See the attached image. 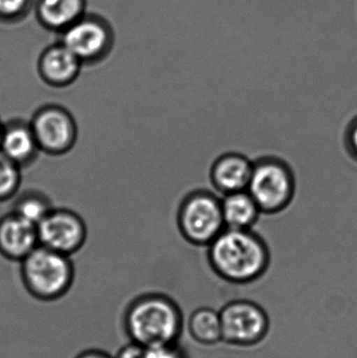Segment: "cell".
<instances>
[{
    "label": "cell",
    "mask_w": 357,
    "mask_h": 358,
    "mask_svg": "<svg viewBox=\"0 0 357 358\" xmlns=\"http://www.w3.org/2000/svg\"><path fill=\"white\" fill-rule=\"evenodd\" d=\"M207 248L212 271L228 283L257 281L270 267V248L253 229H224Z\"/></svg>",
    "instance_id": "obj_1"
},
{
    "label": "cell",
    "mask_w": 357,
    "mask_h": 358,
    "mask_svg": "<svg viewBox=\"0 0 357 358\" xmlns=\"http://www.w3.org/2000/svg\"><path fill=\"white\" fill-rule=\"evenodd\" d=\"M124 329L131 342L146 348L175 344L182 330V311L163 294H143L128 305Z\"/></svg>",
    "instance_id": "obj_2"
},
{
    "label": "cell",
    "mask_w": 357,
    "mask_h": 358,
    "mask_svg": "<svg viewBox=\"0 0 357 358\" xmlns=\"http://www.w3.org/2000/svg\"><path fill=\"white\" fill-rule=\"evenodd\" d=\"M71 257L39 245L20 262V278L29 296L54 302L68 294L75 282Z\"/></svg>",
    "instance_id": "obj_3"
},
{
    "label": "cell",
    "mask_w": 357,
    "mask_h": 358,
    "mask_svg": "<svg viewBox=\"0 0 357 358\" xmlns=\"http://www.w3.org/2000/svg\"><path fill=\"white\" fill-rule=\"evenodd\" d=\"M295 172L284 159L266 155L254 161L247 191L263 214L275 215L286 210L296 195Z\"/></svg>",
    "instance_id": "obj_4"
},
{
    "label": "cell",
    "mask_w": 357,
    "mask_h": 358,
    "mask_svg": "<svg viewBox=\"0 0 357 358\" xmlns=\"http://www.w3.org/2000/svg\"><path fill=\"white\" fill-rule=\"evenodd\" d=\"M178 231L188 243L209 246L226 229L221 198L197 189L182 198L176 215Z\"/></svg>",
    "instance_id": "obj_5"
},
{
    "label": "cell",
    "mask_w": 357,
    "mask_h": 358,
    "mask_svg": "<svg viewBox=\"0 0 357 358\" xmlns=\"http://www.w3.org/2000/svg\"><path fill=\"white\" fill-rule=\"evenodd\" d=\"M41 153L62 157L75 148L79 129L73 113L58 104L39 107L29 120Z\"/></svg>",
    "instance_id": "obj_6"
},
{
    "label": "cell",
    "mask_w": 357,
    "mask_h": 358,
    "mask_svg": "<svg viewBox=\"0 0 357 358\" xmlns=\"http://www.w3.org/2000/svg\"><path fill=\"white\" fill-rule=\"evenodd\" d=\"M219 315L222 342L232 346H255L264 340L270 330L268 313L252 301H233L219 311Z\"/></svg>",
    "instance_id": "obj_7"
},
{
    "label": "cell",
    "mask_w": 357,
    "mask_h": 358,
    "mask_svg": "<svg viewBox=\"0 0 357 358\" xmlns=\"http://www.w3.org/2000/svg\"><path fill=\"white\" fill-rule=\"evenodd\" d=\"M40 245L71 257L83 248L87 225L75 210L54 208L38 223Z\"/></svg>",
    "instance_id": "obj_8"
},
{
    "label": "cell",
    "mask_w": 357,
    "mask_h": 358,
    "mask_svg": "<svg viewBox=\"0 0 357 358\" xmlns=\"http://www.w3.org/2000/svg\"><path fill=\"white\" fill-rule=\"evenodd\" d=\"M39 245L37 225L12 210L0 217V256L20 263Z\"/></svg>",
    "instance_id": "obj_9"
},
{
    "label": "cell",
    "mask_w": 357,
    "mask_h": 358,
    "mask_svg": "<svg viewBox=\"0 0 357 358\" xmlns=\"http://www.w3.org/2000/svg\"><path fill=\"white\" fill-rule=\"evenodd\" d=\"M0 151L21 169H27L35 164L41 150L29 121L13 119L3 124Z\"/></svg>",
    "instance_id": "obj_10"
},
{
    "label": "cell",
    "mask_w": 357,
    "mask_h": 358,
    "mask_svg": "<svg viewBox=\"0 0 357 358\" xmlns=\"http://www.w3.org/2000/svg\"><path fill=\"white\" fill-rule=\"evenodd\" d=\"M254 162L238 152H226L214 161L210 179L216 191L222 195L245 191L249 187Z\"/></svg>",
    "instance_id": "obj_11"
},
{
    "label": "cell",
    "mask_w": 357,
    "mask_h": 358,
    "mask_svg": "<svg viewBox=\"0 0 357 358\" xmlns=\"http://www.w3.org/2000/svg\"><path fill=\"white\" fill-rule=\"evenodd\" d=\"M81 63L66 46H54L44 52L40 60V78L50 87H68L77 80Z\"/></svg>",
    "instance_id": "obj_12"
},
{
    "label": "cell",
    "mask_w": 357,
    "mask_h": 358,
    "mask_svg": "<svg viewBox=\"0 0 357 358\" xmlns=\"http://www.w3.org/2000/svg\"><path fill=\"white\" fill-rule=\"evenodd\" d=\"M106 43L107 35L104 29L98 23L84 21L77 23L66 31L63 45L84 62L100 57Z\"/></svg>",
    "instance_id": "obj_13"
},
{
    "label": "cell",
    "mask_w": 357,
    "mask_h": 358,
    "mask_svg": "<svg viewBox=\"0 0 357 358\" xmlns=\"http://www.w3.org/2000/svg\"><path fill=\"white\" fill-rule=\"evenodd\" d=\"M221 206L226 229H252L262 214L247 189L224 195Z\"/></svg>",
    "instance_id": "obj_14"
},
{
    "label": "cell",
    "mask_w": 357,
    "mask_h": 358,
    "mask_svg": "<svg viewBox=\"0 0 357 358\" xmlns=\"http://www.w3.org/2000/svg\"><path fill=\"white\" fill-rule=\"evenodd\" d=\"M188 329L191 338L203 346H213L222 342L219 311L207 307L197 309L189 319Z\"/></svg>",
    "instance_id": "obj_15"
},
{
    "label": "cell",
    "mask_w": 357,
    "mask_h": 358,
    "mask_svg": "<svg viewBox=\"0 0 357 358\" xmlns=\"http://www.w3.org/2000/svg\"><path fill=\"white\" fill-rule=\"evenodd\" d=\"M54 208L52 200L43 192L36 189H29L22 193L17 194L12 212L38 225V223Z\"/></svg>",
    "instance_id": "obj_16"
},
{
    "label": "cell",
    "mask_w": 357,
    "mask_h": 358,
    "mask_svg": "<svg viewBox=\"0 0 357 358\" xmlns=\"http://www.w3.org/2000/svg\"><path fill=\"white\" fill-rule=\"evenodd\" d=\"M82 0H42L40 14L52 27H62L79 15Z\"/></svg>",
    "instance_id": "obj_17"
},
{
    "label": "cell",
    "mask_w": 357,
    "mask_h": 358,
    "mask_svg": "<svg viewBox=\"0 0 357 358\" xmlns=\"http://www.w3.org/2000/svg\"><path fill=\"white\" fill-rule=\"evenodd\" d=\"M19 166L0 151V203L14 199L20 189L22 174Z\"/></svg>",
    "instance_id": "obj_18"
},
{
    "label": "cell",
    "mask_w": 357,
    "mask_h": 358,
    "mask_svg": "<svg viewBox=\"0 0 357 358\" xmlns=\"http://www.w3.org/2000/svg\"><path fill=\"white\" fill-rule=\"evenodd\" d=\"M147 358H186V355L175 343L147 348Z\"/></svg>",
    "instance_id": "obj_19"
},
{
    "label": "cell",
    "mask_w": 357,
    "mask_h": 358,
    "mask_svg": "<svg viewBox=\"0 0 357 358\" xmlns=\"http://www.w3.org/2000/svg\"><path fill=\"white\" fill-rule=\"evenodd\" d=\"M345 147L350 157L357 162V117L346 128Z\"/></svg>",
    "instance_id": "obj_20"
},
{
    "label": "cell",
    "mask_w": 357,
    "mask_h": 358,
    "mask_svg": "<svg viewBox=\"0 0 357 358\" xmlns=\"http://www.w3.org/2000/svg\"><path fill=\"white\" fill-rule=\"evenodd\" d=\"M115 358H147V348L142 345L136 344V343L130 341L129 344L122 347L117 355L113 357Z\"/></svg>",
    "instance_id": "obj_21"
},
{
    "label": "cell",
    "mask_w": 357,
    "mask_h": 358,
    "mask_svg": "<svg viewBox=\"0 0 357 358\" xmlns=\"http://www.w3.org/2000/svg\"><path fill=\"white\" fill-rule=\"evenodd\" d=\"M27 0H0V13L6 15L16 14L22 10Z\"/></svg>",
    "instance_id": "obj_22"
},
{
    "label": "cell",
    "mask_w": 357,
    "mask_h": 358,
    "mask_svg": "<svg viewBox=\"0 0 357 358\" xmlns=\"http://www.w3.org/2000/svg\"><path fill=\"white\" fill-rule=\"evenodd\" d=\"M75 358H115L111 357L109 353L100 349H88V350L82 351Z\"/></svg>",
    "instance_id": "obj_23"
},
{
    "label": "cell",
    "mask_w": 357,
    "mask_h": 358,
    "mask_svg": "<svg viewBox=\"0 0 357 358\" xmlns=\"http://www.w3.org/2000/svg\"><path fill=\"white\" fill-rule=\"evenodd\" d=\"M3 122L0 120V138H1L2 129H3Z\"/></svg>",
    "instance_id": "obj_24"
}]
</instances>
